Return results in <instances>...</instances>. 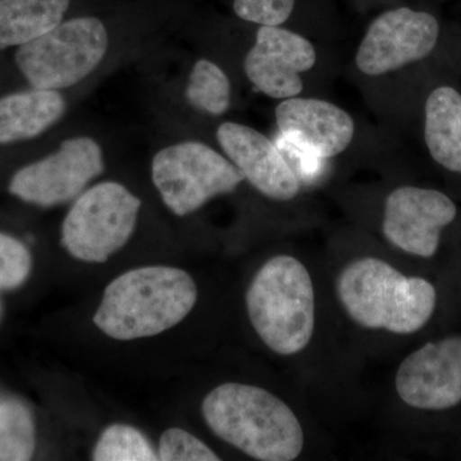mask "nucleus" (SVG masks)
<instances>
[{
  "instance_id": "0eeeda50",
  "label": "nucleus",
  "mask_w": 461,
  "mask_h": 461,
  "mask_svg": "<svg viewBox=\"0 0 461 461\" xmlns=\"http://www.w3.org/2000/svg\"><path fill=\"white\" fill-rule=\"evenodd\" d=\"M151 176L163 202L178 217L232 193L245 180L229 158L199 141L162 149L151 163Z\"/></svg>"
},
{
  "instance_id": "f257e3e1",
  "label": "nucleus",
  "mask_w": 461,
  "mask_h": 461,
  "mask_svg": "<svg viewBox=\"0 0 461 461\" xmlns=\"http://www.w3.org/2000/svg\"><path fill=\"white\" fill-rule=\"evenodd\" d=\"M196 300L198 288L189 273L172 267H144L108 285L93 321L120 341L150 338L177 326Z\"/></svg>"
},
{
  "instance_id": "9d476101",
  "label": "nucleus",
  "mask_w": 461,
  "mask_h": 461,
  "mask_svg": "<svg viewBox=\"0 0 461 461\" xmlns=\"http://www.w3.org/2000/svg\"><path fill=\"white\" fill-rule=\"evenodd\" d=\"M456 213L453 200L441 191L402 186L387 196L382 230L400 250L432 258L438 250L442 229L454 222Z\"/></svg>"
},
{
  "instance_id": "412c9836",
  "label": "nucleus",
  "mask_w": 461,
  "mask_h": 461,
  "mask_svg": "<svg viewBox=\"0 0 461 461\" xmlns=\"http://www.w3.org/2000/svg\"><path fill=\"white\" fill-rule=\"evenodd\" d=\"M158 460L162 461H217L213 450L195 436L181 429H167L159 439Z\"/></svg>"
},
{
  "instance_id": "a211bd4d",
  "label": "nucleus",
  "mask_w": 461,
  "mask_h": 461,
  "mask_svg": "<svg viewBox=\"0 0 461 461\" xmlns=\"http://www.w3.org/2000/svg\"><path fill=\"white\" fill-rule=\"evenodd\" d=\"M35 451L32 412L16 400L0 402V460H30Z\"/></svg>"
},
{
  "instance_id": "6e6552de",
  "label": "nucleus",
  "mask_w": 461,
  "mask_h": 461,
  "mask_svg": "<svg viewBox=\"0 0 461 461\" xmlns=\"http://www.w3.org/2000/svg\"><path fill=\"white\" fill-rule=\"evenodd\" d=\"M104 171L103 151L90 138L68 139L53 154L20 169L9 184L14 196L39 206L65 204Z\"/></svg>"
},
{
  "instance_id": "39448f33",
  "label": "nucleus",
  "mask_w": 461,
  "mask_h": 461,
  "mask_svg": "<svg viewBox=\"0 0 461 461\" xmlns=\"http://www.w3.org/2000/svg\"><path fill=\"white\" fill-rule=\"evenodd\" d=\"M108 45V32L102 21L77 17L21 45L16 62L36 89H66L83 81L102 63Z\"/></svg>"
},
{
  "instance_id": "4468645a",
  "label": "nucleus",
  "mask_w": 461,
  "mask_h": 461,
  "mask_svg": "<svg viewBox=\"0 0 461 461\" xmlns=\"http://www.w3.org/2000/svg\"><path fill=\"white\" fill-rule=\"evenodd\" d=\"M217 140L245 180L267 198L288 202L299 194L302 180L295 169L262 132L245 124L224 122L217 130Z\"/></svg>"
},
{
  "instance_id": "9b49d317",
  "label": "nucleus",
  "mask_w": 461,
  "mask_h": 461,
  "mask_svg": "<svg viewBox=\"0 0 461 461\" xmlns=\"http://www.w3.org/2000/svg\"><path fill=\"white\" fill-rule=\"evenodd\" d=\"M400 399L421 411H447L461 402V335L429 342L406 357L396 373Z\"/></svg>"
},
{
  "instance_id": "ddd939ff",
  "label": "nucleus",
  "mask_w": 461,
  "mask_h": 461,
  "mask_svg": "<svg viewBox=\"0 0 461 461\" xmlns=\"http://www.w3.org/2000/svg\"><path fill=\"white\" fill-rule=\"evenodd\" d=\"M276 121L285 140L314 160L344 153L355 135L351 115L326 100L284 99L276 108Z\"/></svg>"
},
{
  "instance_id": "f03ea898",
  "label": "nucleus",
  "mask_w": 461,
  "mask_h": 461,
  "mask_svg": "<svg viewBox=\"0 0 461 461\" xmlns=\"http://www.w3.org/2000/svg\"><path fill=\"white\" fill-rule=\"evenodd\" d=\"M202 412L214 435L254 459L293 461L304 448L295 412L264 388L221 384L206 395Z\"/></svg>"
},
{
  "instance_id": "aec40b11",
  "label": "nucleus",
  "mask_w": 461,
  "mask_h": 461,
  "mask_svg": "<svg viewBox=\"0 0 461 461\" xmlns=\"http://www.w3.org/2000/svg\"><path fill=\"white\" fill-rule=\"evenodd\" d=\"M95 461H154L158 454L140 430L126 424L109 426L93 451Z\"/></svg>"
},
{
  "instance_id": "1a4fd4ad",
  "label": "nucleus",
  "mask_w": 461,
  "mask_h": 461,
  "mask_svg": "<svg viewBox=\"0 0 461 461\" xmlns=\"http://www.w3.org/2000/svg\"><path fill=\"white\" fill-rule=\"evenodd\" d=\"M438 38V21L429 12L390 9L372 21L355 62L364 75H386L429 57Z\"/></svg>"
},
{
  "instance_id": "20e7f679",
  "label": "nucleus",
  "mask_w": 461,
  "mask_h": 461,
  "mask_svg": "<svg viewBox=\"0 0 461 461\" xmlns=\"http://www.w3.org/2000/svg\"><path fill=\"white\" fill-rule=\"evenodd\" d=\"M247 308L257 335L276 354L300 353L313 338V281L296 258L277 256L263 264L249 286Z\"/></svg>"
},
{
  "instance_id": "7ed1b4c3",
  "label": "nucleus",
  "mask_w": 461,
  "mask_h": 461,
  "mask_svg": "<svg viewBox=\"0 0 461 461\" xmlns=\"http://www.w3.org/2000/svg\"><path fill=\"white\" fill-rule=\"evenodd\" d=\"M338 295L348 317L371 330L411 335L423 329L436 308V288L420 277H406L377 259L355 260L339 276Z\"/></svg>"
},
{
  "instance_id": "f3484780",
  "label": "nucleus",
  "mask_w": 461,
  "mask_h": 461,
  "mask_svg": "<svg viewBox=\"0 0 461 461\" xmlns=\"http://www.w3.org/2000/svg\"><path fill=\"white\" fill-rule=\"evenodd\" d=\"M71 0H0V50L21 47L59 25Z\"/></svg>"
},
{
  "instance_id": "2eb2a0df",
  "label": "nucleus",
  "mask_w": 461,
  "mask_h": 461,
  "mask_svg": "<svg viewBox=\"0 0 461 461\" xmlns=\"http://www.w3.org/2000/svg\"><path fill=\"white\" fill-rule=\"evenodd\" d=\"M66 112L58 90L21 91L0 98V144L33 139L57 123Z\"/></svg>"
},
{
  "instance_id": "dca6fc26",
  "label": "nucleus",
  "mask_w": 461,
  "mask_h": 461,
  "mask_svg": "<svg viewBox=\"0 0 461 461\" xmlns=\"http://www.w3.org/2000/svg\"><path fill=\"white\" fill-rule=\"evenodd\" d=\"M424 140L430 157L447 171L461 173V94L439 86L424 109Z\"/></svg>"
},
{
  "instance_id": "f8f14e48",
  "label": "nucleus",
  "mask_w": 461,
  "mask_h": 461,
  "mask_svg": "<svg viewBox=\"0 0 461 461\" xmlns=\"http://www.w3.org/2000/svg\"><path fill=\"white\" fill-rule=\"evenodd\" d=\"M317 51L313 44L281 26H260L244 60L250 83L273 99L299 96L304 89L300 75L313 68Z\"/></svg>"
},
{
  "instance_id": "423d86ee",
  "label": "nucleus",
  "mask_w": 461,
  "mask_h": 461,
  "mask_svg": "<svg viewBox=\"0 0 461 461\" xmlns=\"http://www.w3.org/2000/svg\"><path fill=\"white\" fill-rule=\"evenodd\" d=\"M141 200L118 182L84 191L62 226V245L75 259L104 263L131 238Z\"/></svg>"
},
{
  "instance_id": "4be33fe9",
  "label": "nucleus",
  "mask_w": 461,
  "mask_h": 461,
  "mask_svg": "<svg viewBox=\"0 0 461 461\" xmlns=\"http://www.w3.org/2000/svg\"><path fill=\"white\" fill-rule=\"evenodd\" d=\"M32 271V256L25 245L0 233V290L21 286Z\"/></svg>"
},
{
  "instance_id": "6ab92c4d",
  "label": "nucleus",
  "mask_w": 461,
  "mask_h": 461,
  "mask_svg": "<svg viewBox=\"0 0 461 461\" xmlns=\"http://www.w3.org/2000/svg\"><path fill=\"white\" fill-rule=\"evenodd\" d=\"M186 98L194 108L206 114L226 113L230 103L229 77L223 69L212 60L200 59L191 71Z\"/></svg>"
},
{
  "instance_id": "5701e85b",
  "label": "nucleus",
  "mask_w": 461,
  "mask_h": 461,
  "mask_svg": "<svg viewBox=\"0 0 461 461\" xmlns=\"http://www.w3.org/2000/svg\"><path fill=\"white\" fill-rule=\"evenodd\" d=\"M296 0H233L236 16L260 26H282L293 14Z\"/></svg>"
}]
</instances>
